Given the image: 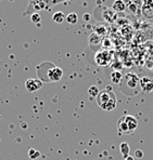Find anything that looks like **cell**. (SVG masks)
<instances>
[{
    "label": "cell",
    "instance_id": "obj_1",
    "mask_svg": "<svg viewBox=\"0 0 153 160\" xmlns=\"http://www.w3.org/2000/svg\"><path fill=\"white\" fill-rule=\"evenodd\" d=\"M97 104L99 107L103 110H113L116 107V96H115L114 92L112 90H110V87H107V90L100 91L99 95L97 96Z\"/></svg>",
    "mask_w": 153,
    "mask_h": 160
},
{
    "label": "cell",
    "instance_id": "obj_2",
    "mask_svg": "<svg viewBox=\"0 0 153 160\" xmlns=\"http://www.w3.org/2000/svg\"><path fill=\"white\" fill-rule=\"evenodd\" d=\"M51 6H52V0H29L23 15H32L34 13H37L38 11L49 9Z\"/></svg>",
    "mask_w": 153,
    "mask_h": 160
},
{
    "label": "cell",
    "instance_id": "obj_3",
    "mask_svg": "<svg viewBox=\"0 0 153 160\" xmlns=\"http://www.w3.org/2000/svg\"><path fill=\"white\" fill-rule=\"evenodd\" d=\"M121 87L123 89H129V90H136L140 88V79L135 72H128L124 76L122 80Z\"/></svg>",
    "mask_w": 153,
    "mask_h": 160
},
{
    "label": "cell",
    "instance_id": "obj_4",
    "mask_svg": "<svg viewBox=\"0 0 153 160\" xmlns=\"http://www.w3.org/2000/svg\"><path fill=\"white\" fill-rule=\"evenodd\" d=\"M95 61L98 66H110L112 64V52H110L109 50L99 51V52L96 53Z\"/></svg>",
    "mask_w": 153,
    "mask_h": 160
},
{
    "label": "cell",
    "instance_id": "obj_5",
    "mask_svg": "<svg viewBox=\"0 0 153 160\" xmlns=\"http://www.w3.org/2000/svg\"><path fill=\"white\" fill-rule=\"evenodd\" d=\"M126 11L136 18L141 16L142 0H126Z\"/></svg>",
    "mask_w": 153,
    "mask_h": 160
},
{
    "label": "cell",
    "instance_id": "obj_6",
    "mask_svg": "<svg viewBox=\"0 0 153 160\" xmlns=\"http://www.w3.org/2000/svg\"><path fill=\"white\" fill-rule=\"evenodd\" d=\"M141 16L147 20L153 18V0H142Z\"/></svg>",
    "mask_w": 153,
    "mask_h": 160
},
{
    "label": "cell",
    "instance_id": "obj_7",
    "mask_svg": "<svg viewBox=\"0 0 153 160\" xmlns=\"http://www.w3.org/2000/svg\"><path fill=\"white\" fill-rule=\"evenodd\" d=\"M48 80L49 81H52V82H56L59 80H61V78L63 77V70L61 69L60 67H56L53 66L52 68L48 70Z\"/></svg>",
    "mask_w": 153,
    "mask_h": 160
},
{
    "label": "cell",
    "instance_id": "obj_8",
    "mask_svg": "<svg viewBox=\"0 0 153 160\" xmlns=\"http://www.w3.org/2000/svg\"><path fill=\"white\" fill-rule=\"evenodd\" d=\"M44 83L40 79H27L25 82V87L29 92H36L39 89L42 88Z\"/></svg>",
    "mask_w": 153,
    "mask_h": 160
},
{
    "label": "cell",
    "instance_id": "obj_9",
    "mask_svg": "<svg viewBox=\"0 0 153 160\" xmlns=\"http://www.w3.org/2000/svg\"><path fill=\"white\" fill-rule=\"evenodd\" d=\"M140 88L143 92H151L153 90V80L148 77H143L140 79Z\"/></svg>",
    "mask_w": 153,
    "mask_h": 160
},
{
    "label": "cell",
    "instance_id": "obj_10",
    "mask_svg": "<svg viewBox=\"0 0 153 160\" xmlns=\"http://www.w3.org/2000/svg\"><path fill=\"white\" fill-rule=\"evenodd\" d=\"M117 131H119V135H123V134H127V135H128V134H133L130 132V130H129L124 117L119 119V121H117Z\"/></svg>",
    "mask_w": 153,
    "mask_h": 160
},
{
    "label": "cell",
    "instance_id": "obj_11",
    "mask_svg": "<svg viewBox=\"0 0 153 160\" xmlns=\"http://www.w3.org/2000/svg\"><path fill=\"white\" fill-rule=\"evenodd\" d=\"M124 118H125V121L127 123V126H128L129 130H130L131 133L135 132V130L138 128V120L136 117L131 116V115H126V116H124Z\"/></svg>",
    "mask_w": 153,
    "mask_h": 160
},
{
    "label": "cell",
    "instance_id": "obj_12",
    "mask_svg": "<svg viewBox=\"0 0 153 160\" xmlns=\"http://www.w3.org/2000/svg\"><path fill=\"white\" fill-rule=\"evenodd\" d=\"M102 16H103V20H105L109 23H112L114 22L115 18H116V12L113 9L104 8V12H102Z\"/></svg>",
    "mask_w": 153,
    "mask_h": 160
},
{
    "label": "cell",
    "instance_id": "obj_13",
    "mask_svg": "<svg viewBox=\"0 0 153 160\" xmlns=\"http://www.w3.org/2000/svg\"><path fill=\"white\" fill-rule=\"evenodd\" d=\"M112 9L115 12H124V11H126V2L124 0H115Z\"/></svg>",
    "mask_w": 153,
    "mask_h": 160
},
{
    "label": "cell",
    "instance_id": "obj_14",
    "mask_svg": "<svg viewBox=\"0 0 153 160\" xmlns=\"http://www.w3.org/2000/svg\"><path fill=\"white\" fill-rule=\"evenodd\" d=\"M88 42L90 46H99V44H101V42H102V37L95 34V32H92V34L89 36Z\"/></svg>",
    "mask_w": 153,
    "mask_h": 160
},
{
    "label": "cell",
    "instance_id": "obj_15",
    "mask_svg": "<svg viewBox=\"0 0 153 160\" xmlns=\"http://www.w3.org/2000/svg\"><path fill=\"white\" fill-rule=\"evenodd\" d=\"M119 152H121L124 159L127 158V157L129 156V152H130V146H129L128 143H126V142L121 143V145H119Z\"/></svg>",
    "mask_w": 153,
    "mask_h": 160
},
{
    "label": "cell",
    "instance_id": "obj_16",
    "mask_svg": "<svg viewBox=\"0 0 153 160\" xmlns=\"http://www.w3.org/2000/svg\"><path fill=\"white\" fill-rule=\"evenodd\" d=\"M123 78H124L123 75H122V72L119 70H114L111 74V81L113 83H116V84L121 83Z\"/></svg>",
    "mask_w": 153,
    "mask_h": 160
},
{
    "label": "cell",
    "instance_id": "obj_17",
    "mask_svg": "<svg viewBox=\"0 0 153 160\" xmlns=\"http://www.w3.org/2000/svg\"><path fill=\"white\" fill-rule=\"evenodd\" d=\"M52 20H53V22L56 23V24H62L64 21H66V16H65V14L63 12L59 11V12H55L52 15Z\"/></svg>",
    "mask_w": 153,
    "mask_h": 160
},
{
    "label": "cell",
    "instance_id": "obj_18",
    "mask_svg": "<svg viewBox=\"0 0 153 160\" xmlns=\"http://www.w3.org/2000/svg\"><path fill=\"white\" fill-rule=\"evenodd\" d=\"M93 32L102 37L103 35L107 34V27L103 24H97L96 26H93Z\"/></svg>",
    "mask_w": 153,
    "mask_h": 160
},
{
    "label": "cell",
    "instance_id": "obj_19",
    "mask_svg": "<svg viewBox=\"0 0 153 160\" xmlns=\"http://www.w3.org/2000/svg\"><path fill=\"white\" fill-rule=\"evenodd\" d=\"M66 22L69 23V24H77V22H78V15H77L76 13H70L69 15H66Z\"/></svg>",
    "mask_w": 153,
    "mask_h": 160
},
{
    "label": "cell",
    "instance_id": "obj_20",
    "mask_svg": "<svg viewBox=\"0 0 153 160\" xmlns=\"http://www.w3.org/2000/svg\"><path fill=\"white\" fill-rule=\"evenodd\" d=\"M28 157L33 160H36L40 157V152H39L38 150L34 149V148H30V149L28 150Z\"/></svg>",
    "mask_w": 153,
    "mask_h": 160
},
{
    "label": "cell",
    "instance_id": "obj_21",
    "mask_svg": "<svg viewBox=\"0 0 153 160\" xmlns=\"http://www.w3.org/2000/svg\"><path fill=\"white\" fill-rule=\"evenodd\" d=\"M99 93H100V90H99V88L97 86H91L88 90V94L91 98H97L99 95Z\"/></svg>",
    "mask_w": 153,
    "mask_h": 160
},
{
    "label": "cell",
    "instance_id": "obj_22",
    "mask_svg": "<svg viewBox=\"0 0 153 160\" xmlns=\"http://www.w3.org/2000/svg\"><path fill=\"white\" fill-rule=\"evenodd\" d=\"M30 20L33 23H39L41 21V15L39 13H34L30 15Z\"/></svg>",
    "mask_w": 153,
    "mask_h": 160
},
{
    "label": "cell",
    "instance_id": "obj_23",
    "mask_svg": "<svg viewBox=\"0 0 153 160\" xmlns=\"http://www.w3.org/2000/svg\"><path fill=\"white\" fill-rule=\"evenodd\" d=\"M135 157H136V158H138V159H141L143 157V152L141 149H137L135 152Z\"/></svg>",
    "mask_w": 153,
    "mask_h": 160
},
{
    "label": "cell",
    "instance_id": "obj_24",
    "mask_svg": "<svg viewBox=\"0 0 153 160\" xmlns=\"http://www.w3.org/2000/svg\"><path fill=\"white\" fill-rule=\"evenodd\" d=\"M65 0H52V4H58V3H61V2H64Z\"/></svg>",
    "mask_w": 153,
    "mask_h": 160
},
{
    "label": "cell",
    "instance_id": "obj_25",
    "mask_svg": "<svg viewBox=\"0 0 153 160\" xmlns=\"http://www.w3.org/2000/svg\"><path fill=\"white\" fill-rule=\"evenodd\" d=\"M123 160H135V157H131V156H128L127 158L123 159Z\"/></svg>",
    "mask_w": 153,
    "mask_h": 160
},
{
    "label": "cell",
    "instance_id": "obj_26",
    "mask_svg": "<svg viewBox=\"0 0 153 160\" xmlns=\"http://www.w3.org/2000/svg\"><path fill=\"white\" fill-rule=\"evenodd\" d=\"M65 1H67V0H65Z\"/></svg>",
    "mask_w": 153,
    "mask_h": 160
}]
</instances>
